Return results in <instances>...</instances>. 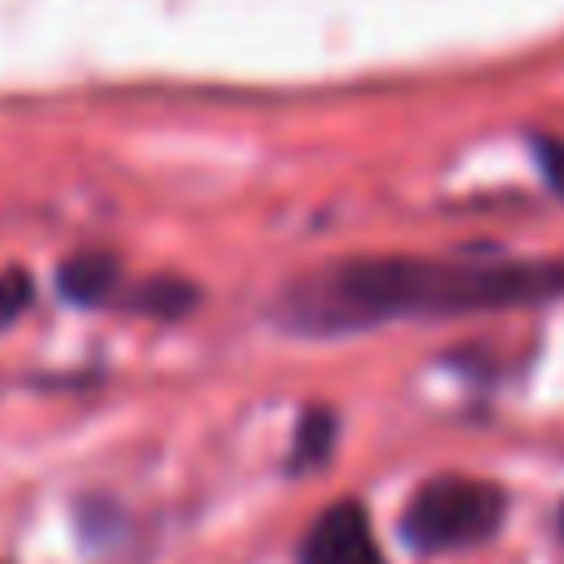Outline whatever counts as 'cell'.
<instances>
[{"mask_svg": "<svg viewBox=\"0 0 564 564\" xmlns=\"http://www.w3.org/2000/svg\"><path fill=\"white\" fill-rule=\"evenodd\" d=\"M564 295V265H485V260H350L305 275L285 295L290 330H370L384 319L465 315L540 305Z\"/></svg>", "mask_w": 564, "mask_h": 564, "instance_id": "cell-1", "label": "cell"}, {"mask_svg": "<svg viewBox=\"0 0 564 564\" xmlns=\"http://www.w3.org/2000/svg\"><path fill=\"white\" fill-rule=\"evenodd\" d=\"M505 520V495L485 479H430L405 510V534L415 550H465L490 540Z\"/></svg>", "mask_w": 564, "mask_h": 564, "instance_id": "cell-2", "label": "cell"}, {"mask_svg": "<svg viewBox=\"0 0 564 564\" xmlns=\"http://www.w3.org/2000/svg\"><path fill=\"white\" fill-rule=\"evenodd\" d=\"M300 564H384L380 540L370 530V514L360 505H335L305 534Z\"/></svg>", "mask_w": 564, "mask_h": 564, "instance_id": "cell-3", "label": "cell"}, {"mask_svg": "<svg viewBox=\"0 0 564 564\" xmlns=\"http://www.w3.org/2000/svg\"><path fill=\"white\" fill-rule=\"evenodd\" d=\"M116 280H120L116 256H106V250H80L75 260L61 265V295L80 300V305H100V300L116 290Z\"/></svg>", "mask_w": 564, "mask_h": 564, "instance_id": "cell-4", "label": "cell"}, {"mask_svg": "<svg viewBox=\"0 0 564 564\" xmlns=\"http://www.w3.org/2000/svg\"><path fill=\"white\" fill-rule=\"evenodd\" d=\"M130 305L145 310V315L171 319V315H185V310L195 305V290L185 285V280H145V285H140V295L130 300Z\"/></svg>", "mask_w": 564, "mask_h": 564, "instance_id": "cell-5", "label": "cell"}, {"mask_svg": "<svg viewBox=\"0 0 564 564\" xmlns=\"http://www.w3.org/2000/svg\"><path fill=\"white\" fill-rule=\"evenodd\" d=\"M31 305V280L21 275V270H11V275H0V325H11L21 310Z\"/></svg>", "mask_w": 564, "mask_h": 564, "instance_id": "cell-6", "label": "cell"}, {"mask_svg": "<svg viewBox=\"0 0 564 564\" xmlns=\"http://www.w3.org/2000/svg\"><path fill=\"white\" fill-rule=\"evenodd\" d=\"M534 155H540V171H544V181L560 191V200H564V140H550V135H540L534 140Z\"/></svg>", "mask_w": 564, "mask_h": 564, "instance_id": "cell-7", "label": "cell"}]
</instances>
